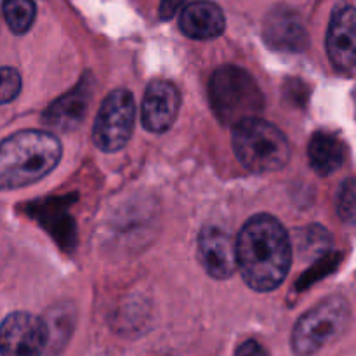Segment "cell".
I'll return each instance as SVG.
<instances>
[{
  "mask_svg": "<svg viewBox=\"0 0 356 356\" xmlns=\"http://www.w3.org/2000/svg\"><path fill=\"white\" fill-rule=\"evenodd\" d=\"M181 106V94L172 82L153 80L143 97V125L149 132H165L176 122Z\"/></svg>",
  "mask_w": 356,
  "mask_h": 356,
  "instance_id": "9c48e42d",
  "label": "cell"
},
{
  "mask_svg": "<svg viewBox=\"0 0 356 356\" xmlns=\"http://www.w3.org/2000/svg\"><path fill=\"white\" fill-rule=\"evenodd\" d=\"M47 346L49 325L31 313H13L0 323V356H42Z\"/></svg>",
  "mask_w": 356,
  "mask_h": 356,
  "instance_id": "52a82bcc",
  "label": "cell"
},
{
  "mask_svg": "<svg viewBox=\"0 0 356 356\" xmlns=\"http://www.w3.org/2000/svg\"><path fill=\"white\" fill-rule=\"evenodd\" d=\"M263 35L271 49L282 52H302L309 42L299 14L285 6H278L268 13Z\"/></svg>",
  "mask_w": 356,
  "mask_h": 356,
  "instance_id": "30bf717a",
  "label": "cell"
},
{
  "mask_svg": "<svg viewBox=\"0 0 356 356\" xmlns=\"http://www.w3.org/2000/svg\"><path fill=\"white\" fill-rule=\"evenodd\" d=\"M3 16L13 33L23 35L31 28L37 14L33 0H3Z\"/></svg>",
  "mask_w": 356,
  "mask_h": 356,
  "instance_id": "9a60e30c",
  "label": "cell"
},
{
  "mask_svg": "<svg viewBox=\"0 0 356 356\" xmlns=\"http://www.w3.org/2000/svg\"><path fill=\"white\" fill-rule=\"evenodd\" d=\"M136 104L129 90H113L101 104L92 129V141L101 152L115 153L124 148L134 132Z\"/></svg>",
  "mask_w": 356,
  "mask_h": 356,
  "instance_id": "8992f818",
  "label": "cell"
},
{
  "mask_svg": "<svg viewBox=\"0 0 356 356\" xmlns=\"http://www.w3.org/2000/svg\"><path fill=\"white\" fill-rule=\"evenodd\" d=\"M209 99L216 117L226 125L259 117L264 97L256 80L238 66L216 70L209 83Z\"/></svg>",
  "mask_w": 356,
  "mask_h": 356,
  "instance_id": "277c9868",
  "label": "cell"
},
{
  "mask_svg": "<svg viewBox=\"0 0 356 356\" xmlns=\"http://www.w3.org/2000/svg\"><path fill=\"white\" fill-rule=\"evenodd\" d=\"M232 143L236 159L250 172H278L291 160V146L284 132L259 117L233 125Z\"/></svg>",
  "mask_w": 356,
  "mask_h": 356,
  "instance_id": "3957f363",
  "label": "cell"
},
{
  "mask_svg": "<svg viewBox=\"0 0 356 356\" xmlns=\"http://www.w3.org/2000/svg\"><path fill=\"white\" fill-rule=\"evenodd\" d=\"M21 90V75L17 70L0 66V104L16 99Z\"/></svg>",
  "mask_w": 356,
  "mask_h": 356,
  "instance_id": "ac0fdd59",
  "label": "cell"
},
{
  "mask_svg": "<svg viewBox=\"0 0 356 356\" xmlns=\"http://www.w3.org/2000/svg\"><path fill=\"white\" fill-rule=\"evenodd\" d=\"M235 356H270V355L266 353V350H264L257 341L249 339L245 341V343L240 344Z\"/></svg>",
  "mask_w": 356,
  "mask_h": 356,
  "instance_id": "d6986e66",
  "label": "cell"
},
{
  "mask_svg": "<svg viewBox=\"0 0 356 356\" xmlns=\"http://www.w3.org/2000/svg\"><path fill=\"white\" fill-rule=\"evenodd\" d=\"M90 103V80H82L75 89L56 99L45 110L44 122L52 129L66 132L73 131L86 118Z\"/></svg>",
  "mask_w": 356,
  "mask_h": 356,
  "instance_id": "7c38bea8",
  "label": "cell"
},
{
  "mask_svg": "<svg viewBox=\"0 0 356 356\" xmlns=\"http://www.w3.org/2000/svg\"><path fill=\"white\" fill-rule=\"evenodd\" d=\"M184 2H186V0H162V2H160V17L165 21L174 17V14L184 6Z\"/></svg>",
  "mask_w": 356,
  "mask_h": 356,
  "instance_id": "ffe728a7",
  "label": "cell"
},
{
  "mask_svg": "<svg viewBox=\"0 0 356 356\" xmlns=\"http://www.w3.org/2000/svg\"><path fill=\"white\" fill-rule=\"evenodd\" d=\"M302 236L309 240V242H306V240L299 238L298 236L299 256H302V257H309V256L318 257L320 254L325 252L330 245V238L327 236V232L325 229L320 228V226L306 229V232H302Z\"/></svg>",
  "mask_w": 356,
  "mask_h": 356,
  "instance_id": "2e32d148",
  "label": "cell"
},
{
  "mask_svg": "<svg viewBox=\"0 0 356 356\" xmlns=\"http://www.w3.org/2000/svg\"><path fill=\"white\" fill-rule=\"evenodd\" d=\"M351 323V306L343 296H332L306 312L292 330L296 356H313L339 339Z\"/></svg>",
  "mask_w": 356,
  "mask_h": 356,
  "instance_id": "5b68a950",
  "label": "cell"
},
{
  "mask_svg": "<svg viewBox=\"0 0 356 356\" xmlns=\"http://www.w3.org/2000/svg\"><path fill=\"white\" fill-rule=\"evenodd\" d=\"M337 212H339V218L346 222H353L356 216V186L355 179L344 181L341 184L339 197H337Z\"/></svg>",
  "mask_w": 356,
  "mask_h": 356,
  "instance_id": "e0dca14e",
  "label": "cell"
},
{
  "mask_svg": "<svg viewBox=\"0 0 356 356\" xmlns=\"http://www.w3.org/2000/svg\"><path fill=\"white\" fill-rule=\"evenodd\" d=\"M235 256L236 268L252 291H275L291 270L292 243L287 229L273 216H254L236 238Z\"/></svg>",
  "mask_w": 356,
  "mask_h": 356,
  "instance_id": "6da1fadb",
  "label": "cell"
},
{
  "mask_svg": "<svg viewBox=\"0 0 356 356\" xmlns=\"http://www.w3.org/2000/svg\"><path fill=\"white\" fill-rule=\"evenodd\" d=\"M61 143L45 131H21L0 141V190L30 186L61 160Z\"/></svg>",
  "mask_w": 356,
  "mask_h": 356,
  "instance_id": "7a4b0ae2",
  "label": "cell"
},
{
  "mask_svg": "<svg viewBox=\"0 0 356 356\" xmlns=\"http://www.w3.org/2000/svg\"><path fill=\"white\" fill-rule=\"evenodd\" d=\"M327 54L337 70L353 73L356 65V13L353 6L334 10L327 30Z\"/></svg>",
  "mask_w": 356,
  "mask_h": 356,
  "instance_id": "ba28073f",
  "label": "cell"
},
{
  "mask_svg": "<svg viewBox=\"0 0 356 356\" xmlns=\"http://www.w3.org/2000/svg\"><path fill=\"white\" fill-rule=\"evenodd\" d=\"M179 28L186 37L195 40H211L219 37L226 28L221 7L209 0L188 3L179 17Z\"/></svg>",
  "mask_w": 356,
  "mask_h": 356,
  "instance_id": "4fadbf2b",
  "label": "cell"
},
{
  "mask_svg": "<svg viewBox=\"0 0 356 356\" xmlns=\"http://www.w3.org/2000/svg\"><path fill=\"white\" fill-rule=\"evenodd\" d=\"M348 155L343 139L330 132H315L308 146L312 169L318 176H330L344 163Z\"/></svg>",
  "mask_w": 356,
  "mask_h": 356,
  "instance_id": "5bb4252c",
  "label": "cell"
},
{
  "mask_svg": "<svg viewBox=\"0 0 356 356\" xmlns=\"http://www.w3.org/2000/svg\"><path fill=\"white\" fill-rule=\"evenodd\" d=\"M198 259L216 280H226L236 270L235 243L218 226H205L198 235Z\"/></svg>",
  "mask_w": 356,
  "mask_h": 356,
  "instance_id": "8fae6325",
  "label": "cell"
}]
</instances>
